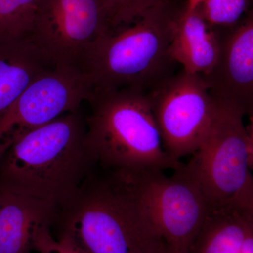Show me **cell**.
<instances>
[{"instance_id": "2e32d148", "label": "cell", "mask_w": 253, "mask_h": 253, "mask_svg": "<svg viewBox=\"0 0 253 253\" xmlns=\"http://www.w3.org/2000/svg\"><path fill=\"white\" fill-rule=\"evenodd\" d=\"M251 3L252 0H205L198 7L211 27L222 32L236 26Z\"/></svg>"}, {"instance_id": "5b68a950", "label": "cell", "mask_w": 253, "mask_h": 253, "mask_svg": "<svg viewBox=\"0 0 253 253\" xmlns=\"http://www.w3.org/2000/svg\"><path fill=\"white\" fill-rule=\"evenodd\" d=\"M245 114L236 105L215 99L211 126L186 169L214 208L246 209L253 185Z\"/></svg>"}, {"instance_id": "52a82bcc", "label": "cell", "mask_w": 253, "mask_h": 253, "mask_svg": "<svg viewBox=\"0 0 253 253\" xmlns=\"http://www.w3.org/2000/svg\"><path fill=\"white\" fill-rule=\"evenodd\" d=\"M163 148L176 163L194 154L204 141L215 107L202 76L181 69L150 91Z\"/></svg>"}, {"instance_id": "44dd1931", "label": "cell", "mask_w": 253, "mask_h": 253, "mask_svg": "<svg viewBox=\"0 0 253 253\" xmlns=\"http://www.w3.org/2000/svg\"><path fill=\"white\" fill-rule=\"evenodd\" d=\"M205 0H186L184 9L187 11H191L197 8L201 3L204 2Z\"/></svg>"}, {"instance_id": "9c48e42d", "label": "cell", "mask_w": 253, "mask_h": 253, "mask_svg": "<svg viewBox=\"0 0 253 253\" xmlns=\"http://www.w3.org/2000/svg\"><path fill=\"white\" fill-rule=\"evenodd\" d=\"M92 86L80 68H50L37 77L0 113V159L28 133L80 109Z\"/></svg>"}, {"instance_id": "ac0fdd59", "label": "cell", "mask_w": 253, "mask_h": 253, "mask_svg": "<svg viewBox=\"0 0 253 253\" xmlns=\"http://www.w3.org/2000/svg\"><path fill=\"white\" fill-rule=\"evenodd\" d=\"M33 249L38 253H82L71 245L55 238L50 226H44L37 232Z\"/></svg>"}, {"instance_id": "d6986e66", "label": "cell", "mask_w": 253, "mask_h": 253, "mask_svg": "<svg viewBox=\"0 0 253 253\" xmlns=\"http://www.w3.org/2000/svg\"><path fill=\"white\" fill-rule=\"evenodd\" d=\"M248 118L249 123L246 126L249 139V166L253 172V115Z\"/></svg>"}, {"instance_id": "8992f818", "label": "cell", "mask_w": 253, "mask_h": 253, "mask_svg": "<svg viewBox=\"0 0 253 253\" xmlns=\"http://www.w3.org/2000/svg\"><path fill=\"white\" fill-rule=\"evenodd\" d=\"M168 176L158 169L111 171L132 194L168 247L189 252L212 210L182 163Z\"/></svg>"}, {"instance_id": "7a4b0ae2", "label": "cell", "mask_w": 253, "mask_h": 253, "mask_svg": "<svg viewBox=\"0 0 253 253\" xmlns=\"http://www.w3.org/2000/svg\"><path fill=\"white\" fill-rule=\"evenodd\" d=\"M58 236L82 253H159L166 245L113 174L90 175L58 211Z\"/></svg>"}, {"instance_id": "3957f363", "label": "cell", "mask_w": 253, "mask_h": 253, "mask_svg": "<svg viewBox=\"0 0 253 253\" xmlns=\"http://www.w3.org/2000/svg\"><path fill=\"white\" fill-rule=\"evenodd\" d=\"M179 11L167 1L101 36L83 66L92 90L135 89L147 94L174 75L176 63L169 49Z\"/></svg>"}, {"instance_id": "ffe728a7", "label": "cell", "mask_w": 253, "mask_h": 253, "mask_svg": "<svg viewBox=\"0 0 253 253\" xmlns=\"http://www.w3.org/2000/svg\"><path fill=\"white\" fill-rule=\"evenodd\" d=\"M241 253H253V224L249 235L245 240Z\"/></svg>"}, {"instance_id": "277c9868", "label": "cell", "mask_w": 253, "mask_h": 253, "mask_svg": "<svg viewBox=\"0 0 253 253\" xmlns=\"http://www.w3.org/2000/svg\"><path fill=\"white\" fill-rule=\"evenodd\" d=\"M85 144L94 164L111 171L177 169L168 156L148 96L135 89L92 90Z\"/></svg>"}, {"instance_id": "8fae6325", "label": "cell", "mask_w": 253, "mask_h": 253, "mask_svg": "<svg viewBox=\"0 0 253 253\" xmlns=\"http://www.w3.org/2000/svg\"><path fill=\"white\" fill-rule=\"evenodd\" d=\"M58 211L49 201L0 191V253H31L37 232L53 225Z\"/></svg>"}, {"instance_id": "e0dca14e", "label": "cell", "mask_w": 253, "mask_h": 253, "mask_svg": "<svg viewBox=\"0 0 253 253\" xmlns=\"http://www.w3.org/2000/svg\"><path fill=\"white\" fill-rule=\"evenodd\" d=\"M169 0H101L110 32L128 26Z\"/></svg>"}, {"instance_id": "7c38bea8", "label": "cell", "mask_w": 253, "mask_h": 253, "mask_svg": "<svg viewBox=\"0 0 253 253\" xmlns=\"http://www.w3.org/2000/svg\"><path fill=\"white\" fill-rule=\"evenodd\" d=\"M184 6L173 23L171 57L186 72L206 77L219 61L220 33L208 24L199 7L187 11Z\"/></svg>"}, {"instance_id": "6da1fadb", "label": "cell", "mask_w": 253, "mask_h": 253, "mask_svg": "<svg viewBox=\"0 0 253 253\" xmlns=\"http://www.w3.org/2000/svg\"><path fill=\"white\" fill-rule=\"evenodd\" d=\"M86 118L66 113L18 139L0 159V191L61 207L94 164L85 144Z\"/></svg>"}, {"instance_id": "cb8c5ba5", "label": "cell", "mask_w": 253, "mask_h": 253, "mask_svg": "<svg viewBox=\"0 0 253 253\" xmlns=\"http://www.w3.org/2000/svg\"><path fill=\"white\" fill-rule=\"evenodd\" d=\"M252 3H253V0H252Z\"/></svg>"}, {"instance_id": "7402d4cb", "label": "cell", "mask_w": 253, "mask_h": 253, "mask_svg": "<svg viewBox=\"0 0 253 253\" xmlns=\"http://www.w3.org/2000/svg\"><path fill=\"white\" fill-rule=\"evenodd\" d=\"M248 211H249L250 214L253 217V185L252 188V192H251V197H250L249 204L247 206Z\"/></svg>"}, {"instance_id": "30bf717a", "label": "cell", "mask_w": 253, "mask_h": 253, "mask_svg": "<svg viewBox=\"0 0 253 253\" xmlns=\"http://www.w3.org/2000/svg\"><path fill=\"white\" fill-rule=\"evenodd\" d=\"M220 35L219 61L202 77L212 97L236 105L249 117L253 115V4L236 26Z\"/></svg>"}, {"instance_id": "603a6c76", "label": "cell", "mask_w": 253, "mask_h": 253, "mask_svg": "<svg viewBox=\"0 0 253 253\" xmlns=\"http://www.w3.org/2000/svg\"><path fill=\"white\" fill-rule=\"evenodd\" d=\"M159 253H189V252H181V251H176V250L170 249L167 246L164 248Z\"/></svg>"}, {"instance_id": "ba28073f", "label": "cell", "mask_w": 253, "mask_h": 253, "mask_svg": "<svg viewBox=\"0 0 253 253\" xmlns=\"http://www.w3.org/2000/svg\"><path fill=\"white\" fill-rule=\"evenodd\" d=\"M109 32L101 0H41L30 39L50 67L83 71L91 48Z\"/></svg>"}, {"instance_id": "5bb4252c", "label": "cell", "mask_w": 253, "mask_h": 253, "mask_svg": "<svg viewBox=\"0 0 253 253\" xmlns=\"http://www.w3.org/2000/svg\"><path fill=\"white\" fill-rule=\"evenodd\" d=\"M253 224L248 209L214 208L189 253H241Z\"/></svg>"}, {"instance_id": "4fadbf2b", "label": "cell", "mask_w": 253, "mask_h": 253, "mask_svg": "<svg viewBox=\"0 0 253 253\" xmlns=\"http://www.w3.org/2000/svg\"><path fill=\"white\" fill-rule=\"evenodd\" d=\"M50 68L31 40L0 42V113Z\"/></svg>"}, {"instance_id": "9a60e30c", "label": "cell", "mask_w": 253, "mask_h": 253, "mask_svg": "<svg viewBox=\"0 0 253 253\" xmlns=\"http://www.w3.org/2000/svg\"><path fill=\"white\" fill-rule=\"evenodd\" d=\"M41 1L0 0V42L30 39Z\"/></svg>"}]
</instances>
